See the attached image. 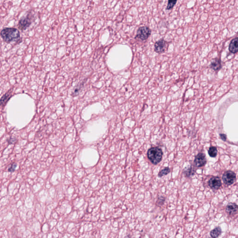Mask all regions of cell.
I'll use <instances>...</instances> for the list:
<instances>
[{"label":"cell","mask_w":238,"mask_h":238,"mask_svg":"<svg viewBox=\"0 0 238 238\" xmlns=\"http://www.w3.org/2000/svg\"><path fill=\"white\" fill-rule=\"evenodd\" d=\"M1 35L7 43L18 41L20 38L19 31L14 27H5L1 31Z\"/></svg>","instance_id":"cell-1"},{"label":"cell","mask_w":238,"mask_h":238,"mask_svg":"<svg viewBox=\"0 0 238 238\" xmlns=\"http://www.w3.org/2000/svg\"><path fill=\"white\" fill-rule=\"evenodd\" d=\"M210 66L211 69H213L216 72H218L222 68L221 60L218 58L213 59L211 61Z\"/></svg>","instance_id":"cell-10"},{"label":"cell","mask_w":238,"mask_h":238,"mask_svg":"<svg viewBox=\"0 0 238 238\" xmlns=\"http://www.w3.org/2000/svg\"><path fill=\"white\" fill-rule=\"evenodd\" d=\"M8 141L9 144H14L16 142V139L15 138L11 137L8 140Z\"/></svg>","instance_id":"cell-21"},{"label":"cell","mask_w":238,"mask_h":238,"mask_svg":"<svg viewBox=\"0 0 238 238\" xmlns=\"http://www.w3.org/2000/svg\"><path fill=\"white\" fill-rule=\"evenodd\" d=\"M220 138L222 140H226L227 139V136L225 134H220Z\"/></svg>","instance_id":"cell-22"},{"label":"cell","mask_w":238,"mask_h":238,"mask_svg":"<svg viewBox=\"0 0 238 238\" xmlns=\"http://www.w3.org/2000/svg\"><path fill=\"white\" fill-rule=\"evenodd\" d=\"M207 162L206 160V156L203 153H199L197 154V156L195 157V160H194V164L195 166L197 168H200L201 166H204Z\"/></svg>","instance_id":"cell-7"},{"label":"cell","mask_w":238,"mask_h":238,"mask_svg":"<svg viewBox=\"0 0 238 238\" xmlns=\"http://www.w3.org/2000/svg\"><path fill=\"white\" fill-rule=\"evenodd\" d=\"M84 82H82L78 84V85L75 87L74 90L72 92V94H71L72 96H76L79 95V93H80L81 89H82V88L84 85Z\"/></svg>","instance_id":"cell-15"},{"label":"cell","mask_w":238,"mask_h":238,"mask_svg":"<svg viewBox=\"0 0 238 238\" xmlns=\"http://www.w3.org/2000/svg\"><path fill=\"white\" fill-rule=\"evenodd\" d=\"M33 15L31 13L23 16L18 22V27L21 31H25L31 24Z\"/></svg>","instance_id":"cell-3"},{"label":"cell","mask_w":238,"mask_h":238,"mask_svg":"<svg viewBox=\"0 0 238 238\" xmlns=\"http://www.w3.org/2000/svg\"><path fill=\"white\" fill-rule=\"evenodd\" d=\"M163 154L162 151L159 147H152L147 151V158L153 164L156 165L162 161Z\"/></svg>","instance_id":"cell-2"},{"label":"cell","mask_w":238,"mask_h":238,"mask_svg":"<svg viewBox=\"0 0 238 238\" xmlns=\"http://www.w3.org/2000/svg\"><path fill=\"white\" fill-rule=\"evenodd\" d=\"M223 182L227 186L232 185L236 180V175L232 171L226 172L222 177Z\"/></svg>","instance_id":"cell-5"},{"label":"cell","mask_w":238,"mask_h":238,"mask_svg":"<svg viewBox=\"0 0 238 238\" xmlns=\"http://www.w3.org/2000/svg\"><path fill=\"white\" fill-rule=\"evenodd\" d=\"M167 46L168 44L166 41L164 39H160L154 44V51L157 53H163L166 50Z\"/></svg>","instance_id":"cell-6"},{"label":"cell","mask_w":238,"mask_h":238,"mask_svg":"<svg viewBox=\"0 0 238 238\" xmlns=\"http://www.w3.org/2000/svg\"><path fill=\"white\" fill-rule=\"evenodd\" d=\"M229 50L232 53H235L238 52V37L233 39L229 45Z\"/></svg>","instance_id":"cell-11"},{"label":"cell","mask_w":238,"mask_h":238,"mask_svg":"<svg viewBox=\"0 0 238 238\" xmlns=\"http://www.w3.org/2000/svg\"><path fill=\"white\" fill-rule=\"evenodd\" d=\"M166 198L165 197H164L163 196H159L157 199L156 201V205L157 207H162V206H163L165 202Z\"/></svg>","instance_id":"cell-16"},{"label":"cell","mask_w":238,"mask_h":238,"mask_svg":"<svg viewBox=\"0 0 238 238\" xmlns=\"http://www.w3.org/2000/svg\"><path fill=\"white\" fill-rule=\"evenodd\" d=\"M171 169L169 167H166L164 169L159 172L158 174V176L159 177H162L163 176L166 175L170 172Z\"/></svg>","instance_id":"cell-18"},{"label":"cell","mask_w":238,"mask_h":238,"mask_svg":"<svg viewBox=\"0 0 238 238\" xmlns=\"http://www.w3.org/2000/svg\"><path fill=\"white\" fill-rule=\"evenodd\" d=\"M208 153L211 157H215L217 154V148L215 146H211L209 148Z\"/></svg>","instance_id":"cell-17"},{"label":"cell","mask_w":238,"mask_h":238,"mask_svg":"<svg viewBox=\"0 0 238 238\" xmlns=\"http://www.w3.org/2000/svg\"><path fill=\"white\" fill-rule=\"evenodd\" d=\"M221 232V228L218 227L211 231L210 235L212 238H217L220 235Z\"/></svg>","instance_id":"cell-14"},{"label":"cell","mask_w":238,"mask_h":238,"mask_svg":"<svg viewBox=\"0 0 238 238\" xmlns=\"http://www.w3.org/2000/svg\"><path fill=\"white\" fill-rule=\"evenodd\" d=\"M226 211L229 215H234L238 212V206L235 203H229L226 207Z\"/></svg>","instance_id":"cell-9"},{"label":"cell","mask_w":238,"mask_h":238,"mask_svg":"<svg viewBox=\"0 0 238 238\" xmlns=\"http://www.w3.org/2000/svg\"><path fill=\"white\" fill-rule=\"evenodd\" d=\"M208 185L211 188L217 190L220 188L221 186V182L220 178L218 177L211 178L208 182Z\"/></svg>","instance_id":"cell-8"},{"label":"cell","mask_w":238,"mask_h":238,"mask_svg":"<svg viewBox=\"0 0 238 238\" xmlns=\"http://www.w3.org/2000/svg\"><path fill=\"white\" fill-rule=\"evenodd\" d=\"M195 172V170L193 166H190L189 168H186L183 170V173L187 177H191L194 175Z\"/></svg>","instance_id":"cell-12"},{"label":"cell","mask_w":238,"mask_h":238,"mask_svg":"<svg viewBox=\"0 0 238 238\" xmlns=\"http://www.w3.org/2000/svg\"><path fill=\"white\" fill-rule=\"evenodd\" d=\"M176 2V0H175V1L169 0V1L168 2V5H167V7H166V9H167V10H170V9H172V8L174 7V6H175Z\"/></svg>","instance_id":"cell-19"},{"label":"cell","mask_w":238,"mask_h":238,"mask_svg":"<svg viewBox=\"0 0 238 238\" xmlns=\"http://www.w3.org/2000/svg\"><path fill=\"white\" fill-rule=\"evenodd\" d=\"M151 34V30L147 26L140 27L138 29L136 37L141 40H145L148 38Z\"/></svg>","instance_id":"cell-4"},{"label":"cell","mask_w":238,"mask_h":238,"mask_svg":"<svg viewBox=\"0 0 238 238\" xmlns=\"http://www.w3.org/2000/svg\"><path fill=\"white\" fill-rule=\"evenodd\" d=\"M16 167H17V164L16 163H13L10 165V166L8 167V171L9 172H14L15 171Z\"/></svg>","instance_id":"cell-20"},{"label":"cell","mask_w":238,"mask_h":238,"mask_svg":"<svg viewBox=\"0 0 238 238\" xmlns=\"http://www.w3.org/2000/svg\"><path fill=\"white\" fill-rule=\"evenodd\" d=\"M11 90H10L7 93H6L2 97L1 100V104L2 106H5L7 102L8 101L9 99H10L11 95Z\"/></svg>","instance_id":"cell-13"}]
</instances>
